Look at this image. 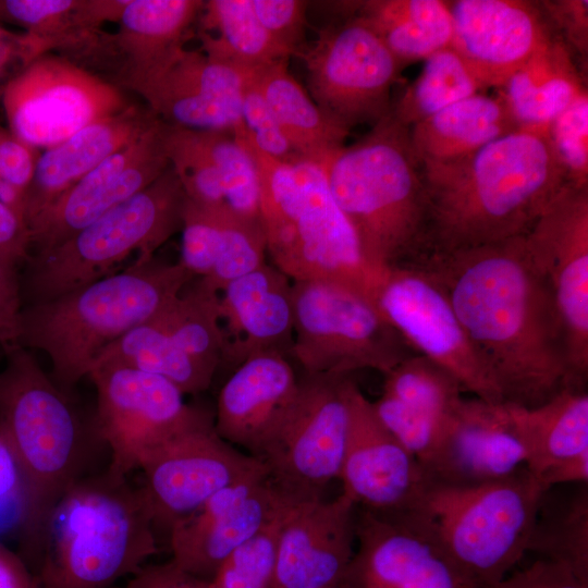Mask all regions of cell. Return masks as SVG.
<instances>
[{"instance_id": "obj_56", "label": "cell", "mask_w": 588, "mask_h": 588, "mask_svg": "<svg viewBox=\"0 0 588 588\" xmlns=\"http://www.w3.org/2000/svg\"><path fill=\"white\" fill-rule=\"evenodd\" d=\"M16 59L23 62V68L26 65L24 34H13L0 25V76L7 66Z\"/></svg>"}, {"instance_id": "obj_13", "label": "cell", "mask_w": 588, "mask_h": 588, "mask_svg": "<svg viewBox=\"0 0 588 588\" xmlns=\"http://www.w3.org/2000/svg\"><path fill=\"white\" fill-rule=\"evenodd\" d=\"M1 101L8 130L36 149L53 147L131 106L113 84L68 59L47 56L12 76Z\"/></svg>"}, {"instance_id": "obj_8", "label": "cell", "mask_w": 588, "mask_h": 588, "mask_svg": "<svg viewBox=\"0 0 588 588\" xmlns=\"http://www.w3.org/2000/svg\"><path fill=\"white\" fill-rule=\"evenodd\" d=\"M186 194L171 166L144 191L51 249L30 255L21 285L24 305L47 302L138 262L182 229Z\"/></svg>"}, {"instance_id": "obj_54", "label": "cell", "mask_w": 588, "mask_h": 588, "mask_svg": "<svg viewBox=\"0 0 588 588\" xmlns=\"http://www.w3.org/2000/svg\"><path fill=\"white\" fill-rule=\"evenodd\" d=\"M0 588H39L24 559L0 542Z\"/></svg>"}, {"instance_id": "obj_1", "label": "cell", "mask_w": 588, "mask_h": 588, "mask_svg": "<svg viewBox=\"0 0 588 588\" xmlns=\"http://www.w3.org/2000/svg\"><path fill=\"white\" fill-rule=\"evenodd\" d=\"M411 266L442 289L504 402L531 408L575 389L563 328L524 235Z\"/></svg>"}, {"instance_id": "obj_21", "label": "cell", "mask_w": 588, "mask_h": 588, "mask_svg": "<svg viewBox=\"0 0 588 588\" xmlns=\"http://www.w3.org/2000/svg\"><path fill=\"white\" fill-rule=\"evenodd\" d=\"M293 505L262 465L170 529L171 560L183 571L211 581L236 548Z\"/></svg>"}, {"instance_id": "obj_46", "label": "cell", "mask_w": 588, "mask_h": 588, "mask_svg": "<svg viewBox=\"0 0 588 588\" xmlns=\"http://www.w3.org/2000/svg\"><path fill=\"white\" fill-rule=\"evenodd\" d=\"M255 71L247 79L242 95L241 114L244 132L267 155L283 161L296 162L301 159L265 100L256 83Z\"/></svg>"}, {"instance_id": "obj_44", "label": "cell", "mask_w": 588, "mask_h": 588, "mask_svg": "<svg viewBox=\"0 0 588 588\" xmlns=\"http://www.w3.org/2000/svg\"><path fill=\"white\" fill-rule=\"evenodd\" d=\"M223 207L199 204L186 197L179 262L195 278L209 274L218 260L222 245Z\"/></svg>"}, {"instance_id": "obj_11", "label": "cell", "mask_w": 588, "mask_h": 588, "mask_svg": "<svg viewBox=\"0 0 588 588\" xmlns=\"http://www.w3.org/2000/svg\"><path fill=\"white\" fill-rule=\"evenodd\" d=\"M351 376L306 375L283 422L259 460L292 504L323 499L340 478L350 431Z\"/></svg>"}, {"instance_id": "obj_33", "label": "cell", "mask_w": 588, "mask_h": 588, "mask_svg": "<svg viewBox=\"0 0 588 588\" xmlns=\"http://www.w3.org/2000/svg\"><path fill=\"white\" fill-rule=\"evenodd\" d=\"M536 479L548 466L588 451V392L564 389L531 408L507 403Z\"/></svg>"}, {"instance_id": "obj_28", "label": "cell", "mask_w": 588, "mask_h": 588, "mask_svg": "<svg viewBox=\"0 0 588 588\" xmlns=\"http://www.w3.org/2000/svg\"><path fill=\"white\" fill-rule=\"evenodd\" d=\"M156 120L150 110L131 105L45 149L25 195L26 224L103 160L138 138Z\"/></svg>"}, {"instance_id": "obj_19", "label": "cell", "mask_w": 588, "mask_h": 588, "mask_svg": "<svg viewBox=\"0 0 588 588\" xmlns=\"http://www.w3.org/2000/svg\"><path fill=\"white\" fill-rule=\"evenodd\" d=\"M163 130V122L157 119L30 220L32 255L61 244L154 183L170 166Z\"/></svg>"}, {"instance_id": "obj_15", "label": "cell", "mask_w": 588, "mask_h": 588, "mask_svg": "<svg viewBox=\"0 0 588 588\" xmlns=\"http://www.w3.org/2000/svg\"><path fill=\"white\" fill-rule=\"evenodd\" d=\"M565 336L573 387L588 379V186L566 184L524 234Z\"/></svg>"}, {"instance_id": "obj_20", "label": "cell", "mask_w": 588, "mask_h": 588, "mask_svg": "<svg viewBox=\"0 0 588 588\" xmlns=\"http://www.w3.org/2000/svg\"><path fill=\"white\" fill-rule=\"evenodd\" d=\"M254 71L182 47L128 87L169 125L235 134L243 128L242 95Z\"/></svg>"}, {"instance_id": "obj_26", "label": "cell", "mask_w": 588, "mask_h": 588, "mask_svg": "<svg viewBox=\"0 0 588 588\" xmlns=\"http://www.w3.org/2000/svg\"><path fill=\"white\" fill-rule=\"evenodd\" d=\"M298 385L285 355L264 353L245 359L219 392L213 418L217 433L257 457L290 412Z\"/></svg>"}, {"instance_id": "obj_47", "label": "cell", "mask_w": 588, "mask_h": 588, "mask_svg": "<svg viewBox=\"0 0 588 588\" xmlns=\"http://www.w3.org/2000/svg\"><path fill=\"white\" fill-rule=\"evenodd\" d=\"M253 10L272 39L291 57L304 46L306 1L250 0Z\"/></svg>"}, {"instance_id": "obj_51", "label": "cell", "mask_w": 588, "mask_h": 588, "mask_svg": "<svg viewBox=\"0 0 588 588\" xmlns=\"http://www.w3.org/2000/svg\"><path fill=\"white\" fill-rule=\"evenodd\" d=\"M119 588H212L209 580L180 568L172 560L142 566Z\"/></svg>"}, {"instance_id": "obj_53", "label": "cell", "mask_w": 588, "mask_h": 588, "mask_svg": "<svg viewBox=\"0 0 588 588\" xmlns=\"http://www.w3.org/2000/svg\"><path fill=\"white\" fill-rule=\"evenodd\" d=\"M543 492L564 483L588 482V451L556 462L541 471L535 479Z\"/></svg>"}, {"instance_id": "obj_10", "label": "cell", "mask_w": 588, "mask_h": 588, "mask_svg": "<svg viewBox=\"0 0 588 588\" xmlns=\"http://www.w3.org/2000/svg\"><path fill=\"white\" fill-rule=\"evenodd\" d=\"M303 184L265 228L267 254L292 281H323L351 289L376 304L389 272L365 257L358 237L332 198L315 162L299 160Z\"/></svg>"}, {"instance_id": "obj_43", "label": "cell", "mask_w": 588, "mask_h": 588, "mask_svg": "<svg viewBox=\"0 0 588 588\" xmlns=\"http://www.w3.org/2000/svg\"><path fill=\"white\" fill-rule=\"evenodd\" d=\"M289 510L226 558L210 581L212 588L271 587L280 531Z\"/></svg>"}, {"instance_id": "obj_41", "label": "cell", "mask_w": 588, "mask_h": 588, "mask_svg": "<svg viewBox=\"0 0 588 588\" xmlns=\"http://www.w3.org/2000/svg\"><path fill=\"white\" fill-rule=\"evenodd\" d=\"M78 0H0V19L26 29L29 63L49 47L76 39L87 32L75 21Z\"/></svg>"}, {"instance_id": "obj_36", "label": "cell", "mask_w": 588, "mask_h": 588, "mask_svg": "<svg viewBox=\"0 0 588 588\" xmlns=\"http://www.w3.org/2000/svg\"><path fill=\"white\" fill-rule=\"evenodd\" d=\"M203 11L204 27L218 34H201L207 56L252 70L290 58L264 28L250 0H210Z\"/></svg>"}, {"instance_id": "obj_30", "label": "cell", "mask_w": 588, "mask_h": 588, "mask_svg": "<svg viewBox=\"0 0 588 588\" xmlns=\"http://www.w3.org/2000/svg\"><path fill=\"white\" fill-rule=\"evenodd\" d=\"M584 73L556 36L498 88L519 127H547L581 93Z\"/></svg>"}, {"instance_id": "obj_32", "label": "cell", "mask_w": 588, "mask_h": 588, "mask_svg": "<svg viewBox=\"0 0 588 588\" xmlns=\"http://www.w3.org/2000/svg\"><path fill=\"white\" fill-rule=\"evenodd\" d=\"M255 79L301 160L318 162L345 145L350 131L319 108L289 72L287 60L256 70Z\"/></svg>"}, {"instance_id": "obj_16", "label": "cell", "mask_w": 588, "mask_h": 588, "mask_svg": "<svg viewBox=\"0 0 588 588\" xmlns=\"http://www.w3.org/2000/svg\"><path fill=\"white\" fill-rule=\"evenodd\" d=\"M264 464L224 441L209 415L151 452L138 488L156 528L168 534L213 494Z\"/></svg>"}, {"instance_id": "obj_57", "label": "cell", "mask_w": 588, "mask_h": 588, "mask_svg": "<svg viewBox=\"0 0 588 588\" xmlns=\"http://www.w3.org/2000/svg\"><path fill=\"white\" fill-rule=\"evenodd\" d=\"M0 200L11 207L15 212L20 215V212L16 209L15 203L9 193V191L4 187L2 182L0 181ZM21 216V215H20ZM22 217V216H21ZM23 218V217H22ZM24 219V218H23Z\"/></svg>"}, {"instance_id": "obj_22", "label": "cell", "mask_w": 588, "mask_h": 588, "mask_svg": "<svg viewBox=\"0 0 588 588\" xmlns=\"http://www.w3.org/2000/svg\"><path fill=\"white\" fill-rule=\"evenodd\" d=\"M357 509L381 518L407 514L428 478L420 463L383 427L355 381L350 431L340 478Z\"/></svg>"}, {"instance_id": "obj_17", "label": "cell", "mask_w": 588, "mask_h": 588, "mask_svg": "<svg viewBox=\"0 0 588 588\" xmlns=\"http://www.w3.org/2000/svg\"><path fill=\"white\" fill-rule=\"evenodd\" d=\"M376 305L415 353L448 370L464 391L486 402H504L446 295L425 271L413 266L391 269Z\"/></svg>"}, {"instance_id": "obj_52", "label": "cell", "mask_w": 588, "mask_h": 588, "mask_svg": "<svg viewBox=\"0 0 588 588\" xmlns=\"http://www.w3.org/2000/svg\"><path fill=\"white\" fill-rule=\"evenodd\" d=\"M30 255L29 231L25 220L0 200V260L17 267Z\"/></svg>"}, {"instance_id": "obj_3", "label": "cell", "mask_w": 588, "mask_h": 588, "mask_svg": "<svg viewBox=\"0 0 588 588\" xmlns=\"http://www.w3.org/2000/svg\"><path fill=\"white\" fill-rule=\"evenodd\" d=\"M363 253L388 272L426 254L428 201L409 128L392 113L358 142L315 162Z\"/></svg>"}, {"instance_id": "obj_14", "label": "cell", "mask_w": 588, "mask_h": 588, "mask_svg": "<svg viewBox=\"0 0 588 588\" xmlns=\"http://www.w3.org/2000/svg\"><path fill=\"white\" fill-rule=\"evenodd\" d=\"M97 391L96 430L111 451L109 470L127 476L156 449L207 416L170 381L119 365L90 368Z\"/></svg>"}, {"instance_id": "obj_49", "label": "cell", "mask_w": 588, "mask_h": 588, "mask_svg": "<svg viewBox=\"0 0 588 588\" xmlns=\"http://www.w3.org/2000/svg\"><path fill=\"white\" fill-rule=\"evenodd\" d=\"M489 588H588L572 571L543 559L507 574Z\"/></svg>"}, {"instance_id": "obj_7", "label": "cell", "mask_w": 588, "mask_h": 588, "mask_svg": "<svg viewBox=\"0 0 588 588\" xmlns=\"http://www.w3.org/2000/svg\"><path fill=\"white\" fill-rule=\"evenodd\" d=\"M544 493L526 466L476 486L428 480L405 515L420 523L479 588H489L527 552Z\"/></svg>"}, {"instance_id": "obj_4", "label": "cell", "mask_w": 588, "mask_h": 588, "mask_svg": "<svg viewBox=\"0 0 588 588\" xmlns=\"http://www.w3.org/2000/svg\"><path fill=\"white\" fill-rule=\"evenodd\" d=\"M157 551L139 489L108 469L76 481L51 509L33 573L39 588H113Z\"/></svg>"}, {"instance_id": "obj_6", "label": "cell", "mask_w": 588, "mask_h": 588, "mask_svg": "<svg viewBox=\"0 0 588 588\" xmlns=\"http://www.w3.org/2000/svg\"><path fill=\"white\" fill-rule=\"evenodd\" d=\"M0 372V433L17 467L25 553L37 552L45 520L64 492L85 477L88 445L70 397L17 345L4 352Z\"/></svg>"}, {"instance_id": "obj_37", "label": "cell", "mask_w": 588, "mask_h": 588, "mask_svg": "<svg viewBox=\"0 0 588 588\" xmlns=\"http://www.w3.org/2000/svg\"><path fill=\"white\" fill-rule=\"evenodd\" d=\"M487 89L466 61L450 46L424 61L417 78L392 105L394 119L407 126Z\"/></svg>"}, {"instance_id": "obj_2", "label": "cell", "mask_w": 588, "mask_h": 588, "mask_svg": "<svg viewBox=\"0 0 588 588\" xmlns=\"http://www.w3.org/2000/svg\"><path fill=\"white\" fill-rule=\"evenodd\" d=\"M420 166L425 256L522 236L568 184L547 127H518L463 158Z\"/></svg>"}, {"instance_id": "obj_23", "label": "cell", "mask_w": 588, "mask_h": 588, "mask_svg": "<svg viewBox=\"0 0 588 588\" xmlns=\"http://www.w3.org/2000/svg\"><path fill=\"white\" fill-rule=\"evenodd\" d=\"M453 25L451 47L486 88H500L558 35L539 2L446 1Z\"/></svg>"}, {"instance_id": "obj_12", "label": "cell", "mask_w": 588, "mask_h": 588, "mask_svg": "<svg viewBox=\"0 0 588 588\" xmlns=\"http://www.w3.org/2000/svg\"><path fill=\"white\" fill-rule=\"evenodd\" d=\"M297 56L306 64L311 99L348 131L391 113V89L402 66L356 13L318 30Z\"/></svg>"}, {"instance_id": "obj_5", "label": "cell", "mask_w": 588, "mask_h": 588, "mask_svg": "<svg viewBox=\"0 0 588 588\" xmlns=\"http://www.w3.org/2000/svg\"><path fill=\"white\" fill-rule=\"evenodd\" d=\"M194 279L179 261L132 265L53 299L24 305L19 344L45 352L52 380L71 394L108 345L158 317Z\"/></svg>"}, {"instance_id": "obj_50", "label": "cell", "mask_w": 588, "mask_h": 588, "mask_svg": "<svg viewBox=\"0 0 588 588\" xmlns=\"http://www.w3.org/2000/svg\"><path fill=\"white\" fill-rule=\"evenodd\" d=\"M17 267L0 260V346L5 352L19 344L23 308Z\"/></svg>"}, {"instance_id": "obj_35", "label": "cell", "mask_w": 588, "mask_h": 588, "mask_svg": "<svg viewBox=\"0 0 588 588\" xmlns=\"http://www.w3.org/2000/svg\"><path fill=\"white\" fill-rule=\"evenodd\" d=\"M103 364L159 376L183 394L206 391L217 371L187 354L152 321L135 327L108 345L93 366Z\"/></svg>"}, {"instance_id": "obj_40", "label": "cell", "mask_w": 588, "mask_h": 588, "mask_svg": "<svg viewBox=\"0 0 588 588\" xmlns=\"http://www.w3.org/2000/svg\"><path fill=\"white\" fill-rule=\"evenodd\" d=\"M463 392L453 375L417 353L384 375L382 391L417 418L441 427L449 425L464 399Z\"/></svg>"}, {"instance_id": "obj_31", "label": "cell", "mask_w": 588, "mask_h": 588, "mask_svg": "<svg viewBox=\"0 0 588 588\" xmlns=\"http://www.w3.org/2000/svg\"><path fill=\"white\" fill-rule=\"evenodd\" d=\"M200 0H130L119 20L117 44L126 57L124 83L144 78L184 47Z\"/></svg>"}, {"instance_id": "obj_45", "label": "cell", "mask_w": 588, "mask_h": 588, "mask_svg": "<svg viewBox=\"0 0 588 588\" xmlns=\"http://www.w3.org/2000/svg\"><path fill=\"white\" fill-rule=\"evenodd\" d=\"M553 154L567 182L588 186V91L581 93L548 126Z\"/></svg>"}, {"instance_id": "obj_34", "label": "cell", "mask_w": 588, "mask_h": 588, "mask_svg": "<svg viewBox=\"0 0 588 588\" xmlns=\"http://www.w3.org/2000/svg\"><path fill=\"white\" fill-rule=\"evenodd\" d=\"M356 14L379 35L402 68L451 46L453 25L446 1H360Z\"/></svg>"}, {"instance_id": "obj_58", "label": "cell", "mask_w": 588, "mask_h": 588, "mask_svg": "<svg viewBox=\"0 0 588 588\" xmlns=\"http://www.w3.org/2000/svg\"><path fill=\"white\" fill-rule=\"evenodd\" d=\"M331 588H339V587L336 586V587H331Z\"/></svg>"}, {"instance_id": "obj_29", "label": "cell", "mask_w": 588, "mask_h": 588, "mask_svg": "<svg viewBox=\"0 0 588 588\" xmlns=\"http://www.w3.org/2000/svg\"><path fill=\"white\" fill-rule=\"evenodd\" d=\"M519 126L503 99L476 94L409 127L419 163H442L468 156Z\"/></svg>"}, {"instance_id": "obj_24", "label": "cell", "mask_w": 588, "mask_h": 588, "mask_svg": "<svg viewBox=\"0 0 588 588\" xmlns=\"http://www.w3.org/2000/svg\"><path fill=\"white\" fill-rule=\"evenodd\" d=\"M526 466V453L506 402L463 399L425 465L429 481L476 486L504 479Z\"/></svg>"}, {"instance_id": "obj_27", "label": "cell", "mask_w": 588, "mask_h": 588, "mask_svg": "<svg viewBox=\"0 0 588 588\" xmlns=\"http://www.w3.org/2000/svg\"><path fill=\"white\" fill-rule=\"evenodd\" d=\"M224 336L222 363L234 368L264 353L291 354L294 338L293 281L267 262L231 281L220 293Z\"/></svg>"}, {"instance_id": "obj_9", "label": "cell", "mask_w": 588, "mask_h": 588, "mask_svg": "<svg viewBox=\"0 0 588 588\" xmlns=\"http://www.w3.org/2000/svg\"><path fill=\"white\" fill-rule=\"evenodd\" d=\"M293 306L291 355L306 375H385L415 354L373 302L345 286L293 281Z\"/></svg>"}, {"instance_id": "obj_38", "label": "cell", "mask_w": 588, "mask_h": 588, "mask_svg": "<svg viewBox=\"0 0 588 588\" xmlns=\"http://www.w3.org/2000/svg\"><path fill=\"white\" fill-rule=\"evenodd\" d=\"M182 350L218 369L223 360L224 336L219 293L194 279L154 320Z\"/></svg>"}, {"instance_id": "obj_18", "label": "cell", "mask_w": 588, "mask_h": 588, "mask_svg": "<svg viewBox=\"0 0 588 588\" xmlns=\"http://www.w3.org/2000/svg\"><path fill=\"white\" fill-rule=\"evenodd\" d=\"M357 549L339 588H479L416 519L355 510Z\"/></svg>"}, {"instance_id": "obj_48", "label": "cell", "mask_w": 588, "mask_h": 588, "mask_svg": "<svg viewBox=\"0 0 588 588\" xmlns=\"http://www.w3.org/2000/svg\"><path fill=\"white\" fill-rule=\"evenodd\" d=\"M550 25L568 48L581 71L587 68L588 1L555 0L539 2Z\"/></svg>"}, {"instance_id": "obj_39", "label": "cell", "mask_w": 588, "mask_h": 588, "mask_svg": "<svg viewBox=\"0 0 588 588\" xmlns=\"http://www.w3.org/2000/svg\"><path fill=\"white\" fill-rule=\"evenodd\" d=\"M527 552L565 566L588 584L587 483L550 510L541 501Z\"/></svg>"}, {"instance_id": "obj_25", "label": "cell", "mask_w": 588, "mask_h": 588, "mask_svg": "<svg viewBox=\"0 0 588 588\" xmlns=\"http://www.w3.org/2000/svg\"><path fill=\"white\" fill-rule=\"evenodd\" d=\"M355 510L343 493L293 505L281 527L270 588L336 587L355 551Z\"/></svg>"}, {"instance_id": "obj_42", "label": "cell", "mask_w": 588, "mask_h": 588, "mask_svg": "<svg viewBox=\"0 0 588 588\" xmlns=\"http://www.w3.org/2000/svg\"><path fill=\"white\" fill-rule=\"evenodd\" d=\"M266 255L261 220L242 217L224 207L218 260L209 274L196 279L207 289L220 293L231 281L265 265Z\"/></svg>"}, {"instance_id": "obj_55", "label": "cell", "mask_w": 588, "mask_h": 588, "mask_svg": "<svg viewBox=\"0 0 588 588\" xmlns=\"http://www.w3.org/2000/svg\"><path fill=\"white\" fill-rule=\"evenodd\" d=\"M16 504L19 516L23 509V489L13 456L0 433V506Z\"/></svg>"}]
</instances>
